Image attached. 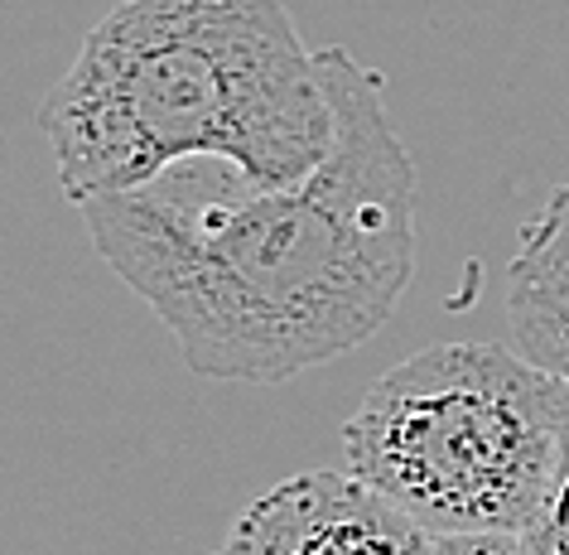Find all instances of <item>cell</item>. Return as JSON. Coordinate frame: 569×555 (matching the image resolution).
Instances as JSON below:
<instances>
[{
	"instance_id": "1",
	"label": "cell",
	"mask_w": 569,
	"mask_h": 555,
	"mask_svg": "<svg viewBox=\"0 0 569 555\" xmlns=\"http://www.w3.org/2000/svg\"><path fill=\"white\" fill-rule=\"evenodd\" d=\"M333 150L261 184L218 155L82 204L92 247L212 381H290L367 344L416 276V165L381 73L319 49Z\"/></svg>"
},
{
	"instance_id": "2",
	"label": "cell",
	"mask_w": 569,
	"mask_h": 555,
	"mask_svg": "<svg viewBox=\"0 0 569 555\" xmlns=\"http://www.w3.org/2000/svg\"><path fill=\"white\" fill-rule=\"evenodd\" d=\"M39 126L82 208L198 155L295 184L333 150L338 117L280 0H121L88 30Z\"/></svg>"
},
{
	"instance_id": "3",
	"label": "cell",
	"mask_w": 569,
	"mask_h": 555,
	"mask_svg": "<svg viewBox=\"0 0 569 555\" xmlns=\"http://www.w3.org/2000/svg\"><path fill=\"white\" fill-rule=\"evenodd\" d=\"M565 402L569 381L517 348L453 338L377 377L343 459L430 536L526 532L560 464Z\"/></svg>"
},
{
	"instance_id": "4",
	"label": "cell",
	"mask_w": 569,
	"mask_h": 555,
	"mask_svg": "<svg viewBox=\"0 0 569 555\" xmlns=\"http://www.w3.org/2000/svg\"><path fill=\"white\" fill-rule=\"evenodd\" d=\"M222 555H435V536L358 474L284 478L241 512Z\"/></svg>"
},
{
	"instance_id": "5",
	"label": "cell",
	"mask_w": 569,
	"mask_h": 555,
	"mask_svg": "<svg viewBox=\"0 0 569 555\" xmlns=\"http://www.w3.org/2000/svg\"><path fill=\"white\" fill-rule=\"evenodd\" d=\"M507 290L569 295V184L546 198V208L521 232V247L507 270Z\"/></svg>"
},
{
	"instance_id": "6",
	"label": "cell",
	"mask_w": 569,
	"mask_h": 555,
	"mask_svg": "<svg viewBox=\"0 0 569 555\" xmlns=\"http://www.w3.org/2000/svg\"><path fill=\"white\" fill-rule=\"evenodd\" d=\"M531 555H569V402H565V439H560V464L546 488L536 522L526 526Z\"/></svg>"
},
{
	"instance_id": "7",
	"label": "cell",
	"mask_w": 569,
	"mask_h": 555,
	"mask_svg": "<svg viewBox=\"0 0 569 555\" xmlns=\"http://www.w3.org/2000/svg\"><path fill=\"white\" fill-rule=\"evenodd\" d=\"M435 555H531L526 532H449L435 536Z\"/></svg>"
}]
</instances>
